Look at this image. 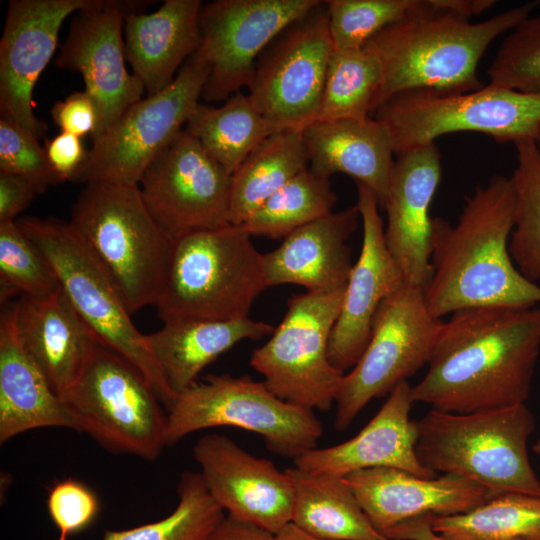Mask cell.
Here are the masks:
<instances>
[{"instance_id":"2e32d148","label":"cell","mask_w":540,"mask_h":540,"mask_svg":"<svg viewBox=\"0 0 540 540\" xmlns=\"http://www.w3.org/2000/svg\"><path fill=\"white\" fill-rule=\"evenodd\" d=\"M139 189L173 239L230 224L231 175L183 129L144 171Z\"/></svg>"},{"instance_id":"3957f363","label":"cell","mask_w":540,"mask_h":540,"mask_svg":"<svg viewBox=\"0 0 540 540\" xmlns=\"http://www.w3.org/2000/svg\"><path fill=\"white\" fill-rule=\"evenodd\" d=\"M539 3L526 2L472 23L424 0L418 9L365 44L382 66L376 109L405 91L461 93L481 88L477 68L488 47L529 17Z\"/></svg>"},{"instance_id":"9a60e30c","label":"cell","mask_w":540,"mask_h":540,"mask_svg":"<svg viewBox=\"0 0 540 540\" xmlns=\"http://www.w3.org/2000/svg\"><path fill=\"white\" fill-rule=\"evenodd\" d=\"M320 5L266 48L247 87L249 99L275 130L303 132L318 120L333 52L327 12Z\"/></svg>"},{"instance_id":"7c38bea8","label":"cell","mask_w":540,"mask_h":540,"mask_svg":"<svg viewBox=\"0 0 540 540\" xmlns=\"http://www.w3.org/2000/svg\"><path fill=\"white\" fill-rule=\"evenodd\" d=\"M443 321L432 316L423 290L409 283L379 306L369 342L336 396L334 427L346 430L375 398L389 394L428 364Z\"/></svg>"},{"instance_id":"ba28073f","label":"cell","mask_w":540,"mask_h":540,"mask_svg":"<svg viewBox=\"0 0 540 540\" xmlns=\"http://www.w3.org/2000/svg\"><path fill=\"white\" fill-rule=\"evenodd\" d=\"M374 115L388 129L395 155L458 132L482 133L500 143L537 142L540 95L491 83L461 93L410 90L387 99Z\"/></svg>"},{"instance_id":"9c48e42d","label":"cell","mask_w":540,"mask_h":540,"mask_svg":"<svg viewBox=\"0 0 540 540\" xmlns=\"http://www.w3.org/2000/svg\"><path fill=\"white\" fill-rule=\"evenodd\" d=\"M222 426L256 433L270 451L293 460L316 448L323 435L313 410L282 400L263 381L208 375L179 394L168 410L166 446Z\"/></svg>"},{"instance_id":"52a82bcc","label":"cell","mask_w":540,"mask_h":540,"mask_svg":"<svg viewBox=\"0 0 540 540\" xmlns=\"http://www.w3.org/2000/svg\"><path fill=\"white\" fill-rule=\"evenodd\" d=\"M17 222L47 257L62 291L97 342L137 367L169 410L177 396L157 366L146 335L135 327L120 293L71 224L34 216Z\"/></svg>"},{"instance_id":"7a4b0ae2","label":"cell","mask_w":540,"mask_h":540,"mask_svg":"<svg viewBox=\"0 0 540 540\" xmlns=\"http://www.w3.org/2000/svg\"><path fill=\"white\" fill-rule=\"evenodd\" d=\"M514 216L512 178L494 175L466 198L455 225L432 218V274L423 295L433 317L540 303V286L520 273L509 253Z\"/></svg>"},{"instance_id":"e0dca14e","label":"cell","mask_w":540,"mask_h":540,"mask_svg":"<svg viewBox=\"0 0 540 540\" xmlns=\"http://www.w3.org/2000/svg\"><path fill=\"white\" fill-rule=\"evenodd\" d=\"M149 1L99 0L79 11L60 45L55 65L81 74L84 91L95 103L97 140L145 91L141 81L126 67L124 18L144 12Z\"/></svg>"},{"instance_id":"d6986e66","label":"cell","mask_w":540,"mask_h":540,"mask_svg":"<svg viewBox=\"0 0 540 540\" xmlns=\"http://www.w3.org/2000/svg\"><path fill=\"white\" fill-rule=\"evenodd\" d=\"M98 1H9L0 40V118L38 139L45 135L48 126L34 113V87L57 49L65 19Z\"/></svg>"},{"instance_id":"f35d334b","label":"cell","mask_w":540,"mask_h":540,"mask_svg":"<svg viewBox=\"0 0 540 540\" xmlns=\"http://www.w3.org/2000/svg\"><path fill=\"white\" fill-rule=\"evenodd\" d=\"M423 0H328L325 7L333 50L360 48L400 21Z\"/></svg>"},{"instance_id":"cb8c5ba5","label":"cell","mask_w":540,"mask_h":540,"mask_svg":"<svg viewBox=\"0 0 540 540\" xmlns=\"http://www.w3.org/2000/svg\"><path fill=\"white\" fill-rule=\"evenodd\" d=\"M360 220L357 206L308 223L262 254L268 287L293 284L308 292L343 290L352 269L348 241Z\"/></svg>"},{"instance_id":"30bf717a","label":"cell","mask_w":540,"mask_h":540,"mask_svg":"<svg viewBox=\"0 0 540 540\" xmlns=\"http://www.w3.org/2000/svg\"><path fill=\"white\" fill-rule=\"evenodd\" d=\"M62 400L79 432L110 452L153 461L166 447L167 414L155 390L137 367L99 343Z\"/></svg>"},{"instance_id":"83f0119b","label":"cell","mask_w":540,"mask_h":540,"mask_svg":"<svg viewBox=\"0 0 540 540\" xmlns=\"http://www.w3.org/2000/svg\"><path fill=\"white\" fill-rule=\"evenodd\" d=\"M79 428L63 400L22 346L15 303L0 318V443L37 428Z\"/></svg>"},{"instance_id":"bcb514c9","label":"cell","mask_w":540,"mask_h":540,"mask_svg":"<svg viewBox=\"0 0 540 540\" xmlns=\"http://www.w3.org/2000/svg\"><path fill=\"white\" fill-rule=\"evenodd\" d=\"M208 540H275V535L227 514Z\"/></svg>"},{"instance_id":"5b68a950","label":"cell","mask_w":540,"mask_h":540,"mask_svg":"<svg viewBox=\"0 0 540 540\" xmlns=\"http://www.w3.org/2000/svg\"><path fill=\"white\" fill-rule=\"evenodd\" d=\"M416 423V454L428 470L497 494L540 497V479L527 451L536 424L526 404L466 414L431 409Z\"/></svg>"},{"instance_id":"d6a6232c","label":"cell","mask_w":540,"mask_h":540,"mask_svg":"<svg viewBox=\"0 0 540 540\" xmlns=\"http://www.w3.org/2000/svg\"><path fill=\"white\" fill-rule=\"evenodd\" d=\"M441 540H540V497L498 494L474 509L430 519Z\"/></svg>"},{"instance_id":"ee69618b","label":"cell","mask_w":540,"mask_h":540,"mask_svg":"<svg viewBox=\"0 0 540 540\" xmlns=\"http://www.w3.org/2000/svg\"><path fill=\"white\" fill-rule=\"evenodd\" d=\"M44 149L59 183L75 181L88 154L82 138L60 132L46 140Z\"/></svg>"},{"instance_id":"4fadbf2b","label":"cell","mask_w":540,"mask_h":540,"mask_svg":"<svg viewBox=\"0 0 540 540\" xmlns=\"http://www.w3.org/2000/svg\"><path fill=\"white\" fill-rule=\"evenodd\" d=\"M208 65L193 54L173 82L129 106L95 141L75 182L139 184L200 103Z\"/></svg>"},{"instance_id":"8992f818","label":"cell","mask_w":540,"mask_h":540,"mask_svg":"<svg viewBox=\"0 0 540 540\" xmlns=\"http://www.w3.org/2000/svg\"><path fill=\"white\" fill-rule=\"evenodd\" d=\"M268 284L262 254L242 225L200 230L174 240L156 303L163 323L248 318Z\"/></svg>"},{"instance_id":"5bb4252c","label":"cell","mask_w":540,"mask_h":540,"mask_svg":"<svg viewBox=\"0 0 540 540\" xmlns=\"http://www.w3.org/2000/svg\"><path fill=\"white\" fill-rule=\"evenodd\" d=\"M318 0H215L200 10L201 43L194 53L209 67L201 98L226 101L248 87L257 61L288 27L314 11Z\"/></svg>"},{"instance_id":"f546056e","label":"cell","mask_w":540,"mask_h":540,"mask_svg":"<svg viewBox=\"0 0 540 540\" xmlns=\"http://www.w3.org/2000/svg\"><path fill=\"white\" fill-rule=\"evenodd\" d=\"M293 486L291 523L322 540H384L343 477L285 469Z\"/></svg>"},{"instance_id":"44dd1931","label":"cell","mask_w":540,"mask_h":540,"mask_svg":"<svg viewBox=\"0 0 540 540\" xmlns=\"http://www.w3.org/2000/svg\"><path fill=\"white\" fill-rule=\"evenodd\" d=\"M356 186L362 247L344 289L328 345L331 364L342 372L353 368L366 348L381 303L405 283L386 245L376 195L362 183Z\"/></svg>"},{"instance_id":"4316f807","label":"cell","mask_w":540,"mask_h":540,"mask_svg":"<svg viewBox=\"0 0 540 540\" xmlns=\"http://www.w3.org/2000/svg\"><path fill=\"white\" fill-rule=\"evenodd\" d=\"M309 169L330 178L342 173L367 186L385 203L395 163L386 126L375 117L316 121L303 132Z\"/></svg>"},{"instance_id":"60d3db41","label":"cell","mask_w":540,"mask_h":540,"mask_svg":"<svg viewBox=\"0 0 540 540\" xmlns=\"http://www.w3.org/2000/svg\"><path fill=\"white\" fill-rule=\"evenodd\" d=\"M0 171L24 179L38 194L59 183L39 139L4 118H0Z\"/></svg>"},{"instance_id":"484cf974","label":"cell","mask_w":540,"mask_h":540,"mask_svg":"<svg viewBox=\"0 0 540 540\" xmlns=\"http://www.w3.org/2000/svg\"><path fill=\"white\" fill-rule=\"evenodd\" d=\"M200 0H165L151 13L124 18L125 57L148 95L169 86L201 43Z\"/></svg>"},{"instance_id":"ffe728a7","label":"cell","mask_w":540,"mask_h":540,"mask_svg":"<svg viewBox=\"0 0 540 540\" xmlns=\"http://www.w3.org/2000/svg\"><path fill=\"white\" fill-rule=\"evenodd\" d=\"M193 457L209 493L228 515L273 534L291 523L293 486L285 470L215 433L196 442Z\"/></svg>"},{"instance_id":"ac0fdd59","label":"cell","mask_w":540,"mask_h":540,"mask_svg":"<svg viewBox=\"0 0 540 540\" xmlns=\"http://www.w3.org/2000/svg\"><path fill=\"white\" fill-rule=\"evenodd\" d=\"M372 526L390 540H413L436 516L468 512L497 493L465 478H422L377 467L343 477Z\"/></svg>"},{"instance_id":"b9f144b4","label":"cell","mask_w":540,"mask_h":540,"mask_svg":"<svg viewBox=\"0 0 540 540\" xmlns=\"http://www.w3.org/2000/svg\"><path fill=\"white\" fill-rule=\"evenodd\" d=\"M48 513L59 530L58 540L88 528L97 518L100 504L96 494L82 482L67 478L57 482L47 498Z\"/></svg>"},{"instance_id":"6da1fadb","label":"cell","mask_w":540,"mask_h":540,"mask_svg":"<svg viewBox=\"0 0 540 540\" xmlns=\"http://www.w3.org/2000/svg\"><path fill=\"white\" fill-rule=\"evenodd\" d=\"M540 354V306L476 307L443 322L413 402L466 414L525 404Z\"/></svg>"},{"instance_id":"f1b7e54d","label":"cell","mask_w":540,"mask_h":540,"mask_svg":"<svg viewBox=\"0 0 540 540\" xmlns=\"http://www.w3.org/2000/svg\"><path fill=\"white\" fill-rule=\"evenodd\" d=\"M271 324L249 318L229 321L189 320L163 323L146 335L151 354L166 383L178 396L221 354L244 340L274 331Z\"/></svg>"},{"instance_id":"d4e9b609","label":"cell","mask_w":540,"mask_h":540,"mask_svg":"<svg viewBox=\"0 0 540 540\" xmlns=\"http://www.w3.org/2000/svg\"><path fill=\"white\" fill-rule=\"evenodd\" d=\"M19 340L62 399L98 344L64 292L23 296L15 303Z\"/></svg>"},{"instance_id":"c3c4849f","label":"cell","mask_w":540,"mask_h":540,"mask_svg":"<svg viewBox=\"0 0 540 540\" xmlns=\"http://www.w3.org/2000/svg\"><path fill=\"white\" fill-rule=\"evenodd\" d=\"M275 535V540H322L309 535L293 523L287 524Z\"/></svg>"},{"instance_id":"f907efd6","label":"cell","mask_w":540,"mask_h":540,"mask_svg":"<svg viewBox=\"0 0 540 540\" xmlns=\"http://www.w3.org/2000/svg\"><path fill=\"white\" fill-rule=\"evenodd\" d=\"M533 451L537 453L538 455H540V437L538 441L534 444Z\"/></svg>"},{"instance_id":"74e56055","label":"cell","mask_w":540,"mask_h":540,"mask_svg":"<svg viewBox=\"0 0 540 540\" xmlns=\"http://www.w3.org/2000/svg\"><path fill=\"white\" fill-rule=\"evenodd\" d=\"M56 273L17 220L0 223V299L41 297L60 289Z\"/></svg>"},{"instance_id":"7402d4cb","label":"cell","mask_w":540,"mask_h":540,"mask_svg":"<svg viewBox=\"0 0 540 540\" xmlns=\"http://www.w3.org/2000/svg\"><path fill=\"white\" fill-rule=\"evenodd\" d=\"M441 175V155L435 142L397 155L383 205L387 248L405 282L422 290L432 274L429 209Z\"/></svg>"},{"instance_id":"1f68e13d","label":"cell","mask_w":540,"mask_h":540,"mask_svg":"<svg viewBox=\"0 0 540 540\" xmlns=\"http://www.w3.org/2000/svg\"><path fill=\"white\" fill-rule=\"evenodd\" d=\"M184 129L230 175L277 131L241 91L219 107L199 103Z\"/></svg>"},{"instance_id":"681fc988","label":"cell","mask_w":540,"mask_h":540,"mask_svg":"<svg viewBox=\"0 0 540 540\" xmlns=\"http://www.w3.org/2000/svg\"><path fill=\"white\" fill-rule=\"evenodd\" d=\"M384 540H390V539H384ZM418 540H438L437 536L431 531V529H428L424 532H422L418 538Z\"/></svg>"},{"instance_id":"816d5d0a","label":"cell","mask_w":540,"mask_h":540,"mask_svg":"<svg viewBox=\"0 0 540 540\" xmlns=\"http://www.w3.org/2000/svg\"><path fill=\"white\" fill-rule=\"evenodd\" d=\"M537 144H538V146L540 147V134H539V138H538V140H537Z\"/></svg>"},{"instance_id":"e575fe53","label":"cell","mask_w":540,"mask_h":540,"mask_svg":"<svg viewBox=\"0 0 540 540\" xmlns=\"http://www.w3.org/2000/svg\"><path fill=\"white\" fill-rule=\"evenodd\" d=\"M336 201L329 179L307 168L275 192L242 226L251 236L285 238L332 213Z\"/></svg>"},{"instance_id":"8d00e7d4","label":"cell","mask_w":540,"mask_h":540,"mask_svg":"<svg viewBox=\"0 0 540 540\" xmlns=\"http://www.w3.org/2000/svg\"><path fill=\"white\" fill-rule=\"evenodd\" d=\"M514 146L515 216L508 247L516 268L536 283L540 280V147L534 140Z\"/></svg>"},{"instance_id":"277c9868","label":"cell","mask_w":540,"mask_h":540,"mask_svg":"<svg viewBox=\"0 0 540 540\" xmlns=\"http://www.w3.org/2000/svg\"><path fill=\"white\" fill-rule=\"evenodd\" d=\"M69 223L131 314L156 305L174 240L149 212L137 184H85Z\"/></svg>"},{"instance_id":"7dc6e473","label":"cell","mask_w":540,"mask_h":540,"mask_svg":"<svg viewBox=\"0 0 540 540\" xmlns=\"http://www.w3.org/2000/svg\"><path fill=\"white\" fill-rule=\"evenodd\" d=\"M436 9L449 11L470 19L495 5L494 0H427Z\"/></svg>"},{"instance_id":"836d02e7","label":"cell","mask_w":540,"mask_h":540,"mask_svg":"<svg viewBox=\"0 0 540 540\" xmlns=\"http://www.w3.org/2000/svg\"><path fill=\"white\" fill-rule=\"evenodd\" d=\"M382 66L366 46L333 50L317 121L361 119L376 109Z\"/></svg>"},{"instance_id":"603a6c76","label":"cell","mask_w":540,"mask_h":540,"mask_svg":"<svg viewBox=\"0 0 540 540\" xmlns=\"http://www.w3.org/2000/svg\"><path fill=\"white\" fill-rule=\"evenodd\" d=\"M411 389L407 381L399 384L357 435L334 446L316 447L294 459V466L338 477L377 467L400 469L422 478L436 477L416 454L417 423L409 418L414 403Z\"/></svg>"},{"instance_id":"d590c367","label":"cell","mask_w":540,"mask_h":540,"mask_svg":"<svg viewBox=\"0 0 540 540\" xmlns=\"http://www.w3.org/2000/svg\"><path fill=\"white\" fill-rule=\"evenodd\" d=\"M176 508L161 520L125 530H106L103 540H208L225 517L199 472L184 471Z\"/></svg>"},{"instance_id":"ab89813d","label":"cell","mask_w":540,"mask_h":540,"mask_svg":"<svg viewBox=\"0 0 540 540\" xmlns=\"http://www.w3.org/2000/svg\"><path fill=\"white\" fill-rule=\"evenodd\" d=\"M487 74L491 84L540 95V14L530 15L509 32Z\"/></svg>"},{"instance_id":"4dcf8cb0","label":"cell","mask_w":540,"mask_h":540,"mask_svg":"<svg viewBox=\"0 0 540 540\" xmlns=\"http://www.w3.org/2000/svg\"><path fill=\"white\" fill-rule=\"evenodd\" d=\"M307 168L303 133L273 132L231 175L230 224L243 225L275 192Z\"/></svg>"},{"instance_id":"8fae6325","label":"cell","mask_w":540,"mask_h":540,"mask_svg":"<svg viewBox=\"0 0 540 540\" xmlns=\"http://www.w3.org/2000/svg\"><path fill=\"white\" fill-rule=\"evenodd\" d=\"M343 290L292 296L269 340L255 349L250 365L276 396L293 405L326 411L335 403L344 372L328 357Z\"/></svg>"},{"instance_id":"7bdbcfd3","label":"cell","mask_w":540,"mask_h":540,"mask_svg":"<svg viewBox=\"0 0 540 540\" xmlns=\"http://www.w3.org/2000/svg\"><path fill=\"white\" fill-rule=\"evenodd\" d=\"M51 118L60 132L78 137H92L98 125V113L95 103L83 91H75L65 99L57 101L51 107Z\"/></svg>"},{"instance_id":"f6af8a7d","label":"cell","mask_w":540,"mask_h":540,"mask_svg":"<svg viewBox=\"0 0 540 540\" xmlns=\"http://www.w3.org/2000/svg\"><path fill=\"white\" fill-rule=\"evenodd\" d=\"M38 195L24 179L0 171V223L16 221Z\"/></svg>"},{"instance_id":"f5cc1de1","label":"cell","mask_w":540,"mask_h":540,"mask_svg":"<svg viewBox=\"0 0 540 540\" xmlns=\"http://www.w3.org/2000/svg\"><path fill=\"white\" fill-rule=\"evenodd\" d=\"M437 538H438V540H441L439 537H437Z\"/></svg>"}]
</instances>
